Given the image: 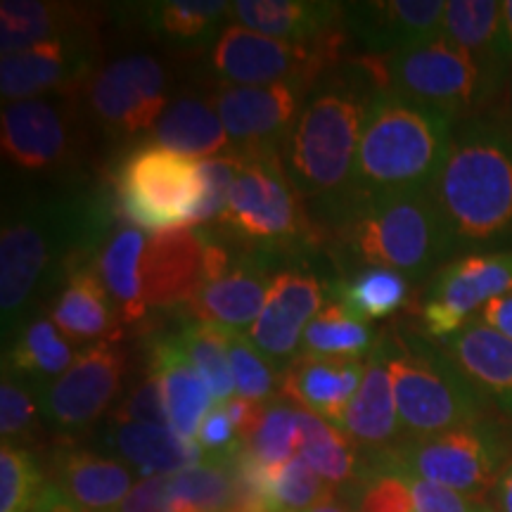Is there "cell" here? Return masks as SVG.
Segmentation results:
<instances>
[{
	"mask_svg": "<svg viewBox=\"0 0 512 512\" xmlns=\"http://www.w3.org/2000/svg\"><path fill=\"white\" fill-rule=\"evenodd\" d=\"M512 451L510 434L501 422L486 418L456 427L434 437L403 439L384 451H375L361 475L366 472H401L446 486L467 498L482 496L494 489L498 475L508 465Z\"/></svg>",
	"mask_w": 512,
	"mask_h": 512,
	"instance_id": "9",
	"label": "cell"
},
{
	"mask_svg": "<svg viewBox=\"0 0 512 512\" xmlns=\"http://www.w3.org/2000/svg\"><path fill=\"white\" fill-rule=\"evenodd\" d=\"M347 46L344 31L318 43H292L228 24L207 57L209 72L221 86H271L292 79L318 81L342 64Z\"/></svg>",
	"mask_w": 512,
	"mask_h": 512,
	"instance_id": "11",
	"label": "cell"
},
{
	"mask_svg": "<svg viewBox=\"0 0 512 512\" xmlns=\"http://www.w3.org/2000/svg\"><path fill=\"white\" fill-rule=\"evenodd\" d=\"M432 197L453 252L512 245V121L503 114L460 121Z\"/></svg>",
	"mask_w": 512,
	"mask_h": 512,
	"instance_id": "3",
	"label": "cell"
},
{
	"mask_svg": "<svg viewBox=\"0 0 512 512\" xmlns=\"http://www.w3.org/2000/svg\"><path fill=\"white\" fill-rule=\"evenodd\" d=\"M441 34L484 60L512 69L503 50V17L496 0H448Z\"/></svg>",
	"mask_w": 512,
	"mask_h": 512,
	"instance_id": "38",
	"label": "cell"
},
{
	"mask_svg": "<svg viewBox=\"0 0 512 512\" xmlns=\"http://www.w3.org/2000/svg\"><path fill=\"white\" fill-rule=\"evenodd\" d=\"M169 494L171 512H233L242 505L230 453L169 475Z\"/></svg>",
	"mask_w": 512,
	"mask_h": 512,
	"instance_id": "35",
	"label": "cell"
},
{
	"mask_svg": "<svg viewBox=\"0 0 512 512\" xmlns=\"http://www.w3.org/2000/svg\"><path fill=\"white\" fill-rule=\"evenodd\" d=\"M117 219L140 230L192 228L204 200L200 159L140 143L126 152L107 183Z\"/></svg>",
	"mask_w": 512,
	"mask_h": 512,
	"instance_id": "10",
	"label": "cell"
},
{
	"mask_svg": "<svg viewBox=\"0 0 512 512\" xmlns=\"http://www.w3.org/2000/svg\"><path fill=\"white\" fill-rule=\"evenodd\" d=\"M50 320L74 344L88 347L100 339H110L107 335L117 330L119 318L98 268H79L64 280L60 292L50 299Z\"/></svg>",
	"mask_w": 512,
	"mask_h": 512,
	"instance_id": "28",
	"label": "cell"
},
{
	"mask_svg": "<svg viewBox=\"0 0 512 512\" xmlns=\"http://www.w3.org/2000/svg\"><path fill=\"white\" fill-rule=\"evenodd\" d=\"M219 228L226 233V242L268 259L309 252L325 238L287 178L280 157L247 155Z\"/></svg>",
	"mask_w": 512,
	"mask_h": 512,
	"instance_id": "8",
	"label": "cell"
},
{
	"mask_svg": "<svg viewBox=\"0 0 512 512\" xmlns=\"http://www.w3.org/2000/svg\"><path fill=\"white\" fill-rule=\"evenodd\" d=\"M133 8L143 34L178 55L209 53L230 17V3L223 0H157Z\"/></svg>",
	"mask_w": 512,
	"mask_h": 512,
	"instance_id": "23",
	"label": "cell"
},
{
	"mask_svg": "<svg viewBox=\"0 0 512 512\" xmlns=\"http://www.w3.org/2000/svg\"><path fill=\"white\" fill-rule=\"evenodd\" d=\"M510 292L512 249L472 252L446 261L432 275L422 297V332L441 342L477 320L486 304Z\"/></svg>",
	"mask_w": 512,
	"mask_h": 512,
	"instance_id": "15",
	"label": "cell"
},
{
	"mask_svg": "<svg viewBox=\"0 0 512 512\" xmlns=\"http://www.w3.org/2000/svg\"><path fill=\"white\" fill-rule=\"evenodd\" d=\"M41 420L43 413L34 389L10 373H3V384H0V434H3V444L19 448L24 446L29 451V446H34L41 439Z\"/></svg>",
	"mask_w": 512,
	"mask_h": 512,
	"instance_id": "44",
	"label": "cell"
},
{
	"mask_svg": "<svg viewBox=\"0 0 512 512\" xmlns=\"http://www.w3.org/2000/svg\"><path fill=\"white\" fill-rule=\"evenodd\" d=\"M377 347L408 439L434 437L486 418L491 401L441 342L415 330H387L377 337Z\"/></svg>",
	"mask_w": 512,
	"mask_h": 512,
	"instance_id": "6",
	"label": "cell"
},
{
	"mask_svg": "<svg viewBox=\"0 0 512 512\" xmlns=\"http://www.w3.org/2000/svg\"><path fill=\"white\" fill-rule=\"evenodd\" d=\"M299 422V458L316 475L332 486H344L361 470L356 460L354 441L337 425L323 420L320 415L297 406Z\"/></svg>",
	"mask_w": 512,
	"mask_h": 512,
	"instance_id": "37",
	"label": "cell"
},
{
	"mask_svg": "<svg viewBox=\"0 0 512 512\" xmlns=\"http://www.w3.org/2000/svg\"><path fill=\"white\" fill-rule=\"evenodd\" d=\"M330 498H335V486L316 475L302 458H290L283 465L268 467L261 508L264 512H309Z\"/></svg>",
	"mask_w": 512,
	"mask_h": 512,
	"instance_id": "41",
	"label": "cell"
},
{
	"mask_svg": "<svg viewBox=\"0 0 512 512\" xmlns=\"http://www.w3.org/2000/svg\"><path fill=\"white\" fill-rule=\"evenodd\" d=\"M245 164H247V155L238 150H228L223 152V155L200 159L204 200H202L200 211H197L195 226H200V223H211V221L219 223L223 211H226L230 190H233V185L238 181L240 171L245 169Z\"/></svg>",
	"mask_w": 512,
	"mask_h": 512,
	"instance_id": "46",
	"label": "cell"
},
{
	"mask_svg": "<svg viewBox=\"0 0 512 512\" xmlns=\"http://www.w3.org/2000/svg\"><path fill=\"white\" fill-rule=\"evenodd\" d=\"M342 430L349 434L354 444L373 448V451L394 446V441L403 432L399 411H396L392 377H389L387 363H384L377 344L368 354L363 382L344 413Z\"/></svg>",
	"mask_w": 512,
	"mask_h": 512,
	"instance_id": "31",
	"label": "cell"
},
{
	"mask_svg": "<svg viewBox=\"0 0 512 512\" xmlns=\"http://www.w3.org/2000/svg\"><path fill=\"white\" fill-rule=\"evenodd\" d=\"M325 235L351 271L387 268L413 280L456 254L432 190L354 200Z\"/></svg>",
	"mask_w": 512,
	"mask_h": 512,
	"instance_id": "5",
	"label": "cell"
},
{
	"mask_svg": "<svg viewBox=\"0 0 512 512\" xmlns=\"http://www.w3.org/2000/svg\"><path fill=\"white\" fill-rule=\"evenodd\" d=\"M501 17H503V50L508 62L512 64V0H503L501 3Z\"/></svg>",
	"mask_w": 512,
	"mask_h": 512,
	"instance_id": "54",
	"label": "cell"
},
{
	"mask_svg": "<svg viewBox=\"0 0 512 512\" xmlns=\"http://www.w3.org/2000/svg\"><path fill=\"white\" fill-rule=\"evenodd\" d=\"M444 0H363L344 3L342 27L356 55L387 57L441 34Z\"/></svg>",
	"mask_w": 512,
	"mask_h": 512,
	"instance_id": "19",
	"label": "cell"
},
{
	"mask_svg": "<svg viewBox=\"0 0 512 512\" xmlns=\"http://www.w3.org/2000/svg\"><path fill=\"white\" fill-rule=\"evenodd\" d=\"M79 91L5 102L0 114L3 157L27 174H60L81 150Z\"/></svg>",
	"mask_w": 512,
	"mask_h": 512,
	"instance_id": "13",
	"label": "cell"
},
{
	"mask_svg": "<svg viewBox=\"0 0 512 512\" xmlns=\"http://www.w3.org/2000/svg\"><path fill=\"white\" fill-rule=\"evenodd\" d=\"M105 444L128 465L138 467L140 475L145 477L174 475L204 460V451L197 441L178 437L169 425H155V422L110 420Z\"/></svg>",
	"mask_w": 512,
	"mask_h": 512,
	"instance_id": "30",
	"label": "cell"
},
{
	"mask_svg": "<svg viewBox=\"0 0 512 512\" xmlns=\"http://www.w3.org/2000/svg\"><path fill=\"white\" fill-rule=\"evenodd\" d=\"M275 275L273 259L242 252L233 256V264L219 278L209 280L197 290L195 297L185 304V311L195 320L228 330L240 332L242 328H252L264 309Z\"/></svg>",
	"mask_w": 512,
	"mask_h": 512,
	"instance_id": "21",
	"label": "cell"
},
{
	"mask_svg": "<svg viewBox=\"0 0 512 512\" xmlns=\"http://www.w3.org/2000/svg\"><path fill=\"white\" fill-rule=\"evenodd\" d=\"M249 453L264 465H283L299 446L297 406L283 401H266L259 422L247 437Z\"/></svg>",
	"mask_w": 512,
	"mask_h": 512,
	"instance_id": "43",
	"label": "cell"
},
{
	"mask_svg": "<svg viewBox=\"0 0 512 512\" xmlns=\"http://www.w3.org/2000/svg\"><path fill=\"white\" fill-rule=\"evenodd\" d=\"M117 221L110 188L67 185L5 202L0 233L3 349L27 325L41 299L91 266Z\"/></svg>",
	"mask_w": 512,
	"mask_h": 512,
	"instance_id": "1",
	"label": "cell"
},
{
	"mask_svg": "<svg viewBox=\"0 0 512 512\" xmlns=\"http://www.w3.org/2000/svg\"><path fill=\"white\" fill-rule=\"evenodd\" d=\"M117 422H155V425H169V413H166L162 380L155 370L147 368L145 380L136 384L126 399L119 403L117 411L112 413ZM171 427V425H169Z\"/></svg>",
	"mask_w": 512,
	"mask_h": 512,
	"instance_id": "48",
	"label": "cell"
},
{
	"mask_svg": "<svg viewBox=\"0 0 512 512\" xmlns=\"http://www.w3.org/2000/svg\"><path fill=\"white\" fill-rule=\"evenodd\" d=\"M505 105H508V114H505V117L512 121V79L508 83V98H505Z\"/></svg>",
	"mask_w": 512,
	"mask_h": 512,
	"instance_id": "56",
	"label": "cell"
},
{
	"mask_svg": "<svg viewBox=\"0 0 512 512\" xmlns=\"http://www.w3.org/2000/svg\"><path fill=\"white\" fill-rule=\"evenodd\" d=\"M74 358L72 344L55 328L53 320L34 316L3 351V373L27 382L38 394L67 373Z\"/></svg>",
	"mask_w": 512,
	"mask_h": 512,
	"instance_id": "33",
	"label": "cell"
},
{
	"mask_svg": "<svg viewBox=\"0 0 512 512\" xmlns=\"http://www.w3.org/2000/svg\"><path fill=\"white\" fill-rule=\"evenodd\" d=\"M441 347L494 406L512 420V342L482 320H472Z\"/></svg>",
	"mask_w": 512,
	"mask_h": 512,
	"instance_id": "26",
	"label": "cell"
},
{
	"mask_svg": "<svg viewBox=\"0 0 512 512\" xmlns=\"http://www.w3.org/2000/svg\"><path fill=\"white\" fill-rule=\"evenodd\" d=\"M456 126L458 121L437 107L387 88L373 91L358 145L351 202L432 190Z\"/></svg>",
	"mask_w": 512,
	"mask_h": 512,
	"instance_id": "4",
	"label": "cell"
},
{
	"mask_svg": "<svg viewBox=\"0 0 512 512\" xmlns=\"http://www.w3.org/2000/svg\"><path fill=\"white\" fill-rule=\"evenodd\" d=\"M377 337L368 323L349 316L342 306L325 304L304 332L299 354L323 358H361L375 349Z\"/></svg>",
	"mask_w": 512,
	"mask_h": 512,
	"instance_id": "40",
	"label": "cell"
},
{
	"mask_svg": "<svg viewBox=\"0 0 512 512\" xmlns=\"http://www.w3.org/2000/svg\"><path fill=\"white\" fill-rule=\"evenodd\" d=\"M377 88L351 60L325 72L280 152V162L320 230H328L354 195L356 159L368 100Z\"/></svg>",
	"mask_w": 512,
	"mask_h": 512,
	"instance_id": "2",
	"label": "cell"
},
{
	"mask_svg": "<svg viewBox=\"0 0 512 512\" xmlns=\"http://www.w3.org/2000/svg\"><path fill=\"white\" fill-rule=\"evenodd\" d=\"M117 512H171L169 475L140 479Z\"/></svg>",
	"mask_w": 512,
	"mask_h": 512,
	"instance_id": "51",
	"label": "cell"
},
{
	"mask_svg": "<svg viewBox=\"0 0 512 512\" xmlns=\"http://www.w3.org/2000/svg\"><path fill=\"white\" fill-rule=\"evenodd\" d=\"M124 373L126 349L117 337L83 347L72 368L36 394L43 422L67 441L86 432L110 411Z\"/></svg>",
	"mask_w": 512,
	"mask_h": 512,
	"instance_id": "16",
	"label": "cell"
},
{
	"mask_svg": "<svg viewBox=\"0 0 512 512\" xmlns=\"http://www.w3.org/2000/svg\"><path fill=\"white\" fill-rule=\"evenodd\" d=\"M83 110L117 140L150 136L169 95V72L150 53H128L102 64L81 86Z\"/></svg>",
	"mask_w": 512,
	"mask_h": 512,
	"instance_id": "12",
	"label": "cell"
},
{
	"mask_svg": "<svg viewBox=\"0 0 512 512\" xmlns=\"http://www.w3.org/2000/svg\"><path fill=\"white\" fill-rule=\"evenodd\" d=\"M98 31L95 12L79 5L41 3V0H3L0 3V48L3 55L27 50L55 38Z\"/></svg>",
	"mask_w": 512,
	"mask_h": 512,
	"instance_id": "32",
	"label": "cell"
},
{
	"mask_svg": "<svg viewBox=\"0 0 512 512\" xmlns=\"http://www.w3.org/2000/svg\"><path fill=\"white\" fill-rule=\"evenodd\" d=\"M48 477L27 448L0 446V512H31Z\"/></svg>",
	"mask_w": 512,
	"mask_h": 512,
	"instance_id": "42",
	"label": "cell"
},
{
	"mask_svg": "<svg viewBox=\"0 0 512 512\" xmlns=\"http://www.w3.org/2000/svg\"><path fill=\"white\" fill-rule=\"evenodd\" d=\"M332 302L361 323L389 318L408 302L411 285L406 275L387 268H358L344 273L328 287Z\"/></svg>",
	"mask_w": 512,
	"mask_h": 512,
	"instance_id": "36",
	"label": "cell"
},
{
	"mask_svg": "<svg viewBox=\"0 0 512 512\" xmlns=\"http://www.w3.org/2000/svg\"><path fill=\"white\" fill-rule=\"evenodd\" d=\"M351 60L377 91L387 88L425 102L448 112L458 124L489 114L512 79L510 67L484 60L444 34L387 57L351 55Z\"/></svg>",
	"mask_w": 512,
	"mask_h": 512,
	"instance_id": "7",
	"label": "cell"
},
{
	"mask_svg": "<svg viewBox=\"0 0 512 512\" xmlns=\"http://www.w3.org/2000/svg\"><path fill=\"white\" fill-rule=\"evenodd\" d=\"M228 337V328L204 323V320H190L174 335L178 347L197 368V373L204 377L211 396L223 403L233 399L235 392L233 370H230L228 358Z\"/></svg>",
	"mask_w": 512,
	"mask_h": 512,
	"instance_id": "39",
	"label": "cell"
},
{
	"mask_svg": "<svg viewBox=\"0 0 512 512\" xmlns=\"http://www.w3.org/2000/svg\"><path fill=\"white\" fill-rule=\"evenodd\" d=\"M143 143L181 152L192 159H207L230 150V138L216 110L214 91L183 93L171 98L162 117Z\"/></svg>",
	"mask_w": 512,
	"mask_h": 512,
	"instance_id": "27",
	"label": "cell"
},
{
	"mask_svg": "<svg viewBox=\"0 0 512 512\" xmlns=\"http://www.w3.org/2000/svg\"><path fill=\"white\" fill-rule=\"evenodd\" d=\"M491 491H494V510L512 512V458L508 460V465L503 467V472L498 475Z\"/></svg>",
	"mask_w": 512,
	"mask_h": 512,
	"instance_id": "53",
	"label": "cell"
},
{
	"mask_svg": "<svg viewBox=\"0 0 512 512\" xmlns=\"http://www.w3.org/2000/svg\"><path fill=\"white\" fill-rule=\"evenodd\" d=\"M242 441L238 427L230 420L226 406H214L202 420L200 432H197V444L204 456H226Z\"/></svg>",
	"mask_w": 512,
	"mask_h": 512,
	"instance_id": "50",
	"label": "cell"
},
{
	"mask_svg": "<svg viewBox=\"0 0 512 512\" xmlns=\"http://www.w3.org/2000/svg\"><path fill=\"white\" fill-rule=\"evenodd\" d=\"M477 320H482L484 325H489V328L501 332L503 337H508L512 342V292L486 304L482 313L477 316Z\"/></svg>",
	"mask_w": 512,
	"mask_h": 512,
	"instance_id": "52",
	"label": "cell"
},
{
	"mask_svg": "<svg viewBox=\"0 0 512 512\" xmlns=\"http://www.w3.org/2000/svg\"><path fill=\"white\" fill-rule=\"evenodd\" d=\"M309 512H349V510L344 508V505L339 501H335V498H330V501L316 505V508H311Z\"/></svg>",
	"mask_w": 512,
	"mask_h": 512,
	"instance_id": "55",
	"label": "cell"
},
{
	"mask_svg": "<svg viewBox=\"0 0 512 512\" xmlns=\"http://www.w3.org/2000/svg\"><path fill=\"white\" fill-rule=\"evenodd\" d=\"M230 17L256 34L292 43H318L344 31V3L330 0H238L230 3Z\"/></svg>",
	"mask_w": 512,
	"mask_h": 512,
	"instance_id": "25",
	"label": "cell"
},
{
	"mask_svg": "<svg viewBox=\"0 0 512 512\" xmlns=\"http://www.w3.org/2000/svg\"><path fill=\"white\" fill-rule=\"evenodd\" d=\"M98 31H83L0 57V93L5 102L46 93L81 91L98 60Z\"/></svg>",
	"mask_w": 512,
	"mask_h": 512,
	"instance_id": "18",
	"label": "cell"
},
{
	"mask_svg": "<svg viewBox=\"0 0 512 512\" xmlns=\"http://www.w3.org/2000/svg\"><path fill=\"white\" fill-rule=\"evenodd\" d=\"M401 475V472H399ZM408 486H411L413 512H484L482 505L475 498H467L458 491L446 489V486L425 482V479L406 475Z\"/></svg>",
	"mask_w": 512,
	"mask_h": 512,
	"instance_id": "49",
	"label": "cell"
},
{
	"mask_svg": "<svg viewBox=\"0 0 512 512\" xmlns=\"http://www.w3.org/2000/svg\"><path fill=\"white\" fill-rule=\"evenodd\" d=\"M233 512H259V510H254V508H242V505H240V508L233 510Z\"/></svg>",
	"mask_w": 512,
	"mask_h": 512,
	"instance_id": "57",
	"label": "cell"
},
{
	"mask_svg": "<svg viewBox=\"0 0 512 512\" xmlns=\"http://www.w3.org/2000/svg\"><path fill=\"white\" fill-rule=\"evenodd\" d=\"M366 363L358 358H323L299 354L283 377L285 396L299 408L320 415L342 430L344 413L358 392Z\"/></svg>",
	"mask_w": 512,
	"mask_h": 512,
	"instance_id": "24",
	"label": "cell"
},
{
	"mask_svg": "<svg viewBox=\"0 0 512 512\" xmlns=\"http://www.w3.org/2000/svg\"><path fill=\"white\" fill-rule=\"evenodd\" d=\"M48 477L81 512H117L136 486L121 460L67 444L55 451Z\"/></svg>",
	"mask_w": 512,
	"mask_h": 512,
	"instance_id": "22",
	"label": "cell"
},
{
	"mask_svg": "<svg viewBox=\"0 0 512 512\" xmlns=\"http://www.w3.org/2000/svg\"><path fill=\"white\" fill-rule=\"evenodd\" d=\"M325 304V287L316 275L304 271H280L259 318L249 328V339L271 363L294 361L302 349L304 332Z\"/></svg>",
	"mask_w": 512,
	"mask_h": 512,
	"instance_id": "20",
	"label": "cell"
},
{
	"mask_svg": "<svg viewBox=\"0 0 512 512\" xmlns=\"http://www.w3.org/2000/svg\"><path fill=\"white\" fill-rule=\"evenodd\" d=\"M484 512H496V510H494V508H486Z\"/></svg>",
	"mask_w": 512,
	"mask_h": 512,
	"instance_id": "58",
	"label": "cell"
},
{
	"mask_svg": "<svg viewBox=\"0 0 512 512\" xmlns=\"http://www.w3.org/2000/svg\"><path fill=\"white\" fill-rule=\"evenodd\" d=\"M233 264V252L219 230L171 228L147 238L143 256V297L147 309L188 304L202 285Z\"/></svg>",
	"mask_w": 512,
	"mask_h": 512,
	"instance_id": "14",
	"label": "cell"
},
{
	"mask_svg": "<svg viewBox=\"0 0 512 512\" xmlns=\"http://www.w3.org/2000/svg\"><path fill=\"white\" fill-rule=\"evenodd\" d=\"M147 238L140 228L124 226L114 230L105 247L100 249L98 268L102 283L110 292L114 309H117L119 323L133 325L143 320L147 313V304L143 297V256H145Z\"/></svg>",
	"mask_w": 512,
	"mask_h": 512,
	"instance_id": "34",
	"label": "cell"
},
{
	"mask_svg": "<svg viewBox=\"0 0 512 512\" xmlns=\"http://www.w3.org/2000/svg\"><path fill=\"white\" fill-rule=\"evenodd\" d=\"M316 81L292 79L271 86H216L214 100L230 150L280 157Z\"/></svg>",
	"mask_w": 512,
	"mask_h": 512,
	"instance_id": "17",
	"label": "cell"
},
{
	"mask_svg": "<svg viewBox=\"0 0 512 512\" xmlns=\"http://www.w3.org/2000/svg\"><path fill=\"white\" fill-rule=\"evenodd\" d=\"M361 498L356 512H413L411 486L399 472H366L361 475Z\"/></svg>",
	"mask_w": 512,
	"mask_h": 512,
	"instance_id": "47",
	"label": "cell"
},
{
	"mask_svg": "<svg viewBox=\"0 0 512 512\" xmlns=\"http://www.w3.org/2000/svg\"><path fill=\"white\" fill-rule=\"evenodd\" d=\"M228 358L238 396L259 403L271 399L275 389L273 368L268 366V361L261 356V351H256L252 339L242 335L238 330H230Z\"/></svg>",
	"mask_w": 512,
	"mask_h": 512,
	"instance_id": "45",
	"label": "cell"
},
{
	"mask_svg": "<svg viewBox=\"0 0 512 512\" xmlns=\"http://www.w3.org/2000/svg\"><path fill=\"white\" fill-rule=\"evenodd\" d=\"M150 370L162 380L169 425L178 437L197 441L202 420L211 411V396L204 377L188 361L174 335L159 337L150 347Z\"/></svg>",
	"mask_w": 512,
	"mask_h": 512,
	"instance_id": "29",
	"label": "cell"
}]
</instances>
